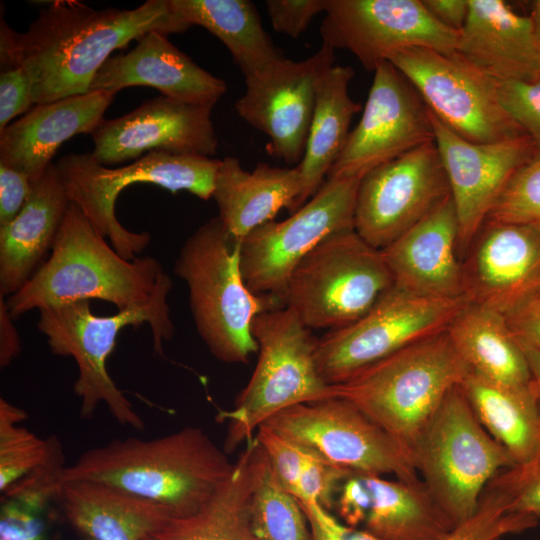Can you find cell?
<instances>
[{
  "instance_id": "obj_52",
  "label": "cell",
  "mask_w": 540,
  "mask_h": 540,
  "mask_svg": "<svg viewBox=\"0 0 540 540\" xmlns=\"http://www.w3.org/2000/svg\"><path fill=\"white\" fill-rule=\"evenodd\" d=\"M530 370L540 415V348L520 344Z\"/></svg>"
},
{
  "instance_id": "obj_16",
  "label": "cell",
  "mask_w": 540,
  "mask_h": 540,
  "mask_svg": "<svg viewBox=\"0 0 540 540\" xmlns=\"http://www.w3.org/2000/svg\"><path fill=\"white\" fill-rule=\"evenodd\" d=\"M322 41L350 51L368 71L402 50L420 47L453 54L460 32L449 29L421 0H328Z\"/></svg>"
},
{
  "instance_id": "obj_20",
  "label": "cell",
  "mask_w": 540,
  "mask_h": 540,
  "mask_svg": "<svg viewBox=\"0 0 540 540\" xmlns=\"http://www.w3.org/2000/svg\"><path fill=\"white\" fill-rule=\"evenodd\" d=\"M212 109L162 95L146 100L121 117L103 119L91 133V155L107 167L153 151L212 157L218 147Z\"/></svg>"
},
{
  "instance_id": "obj_13",
  "label": "cell",
  "mask_w": 540,
  "mask_h": 540,
  "mask_svg": "<svg viewBox=\"0 0 540 540\" xmlns=\"http://www.w3.org/2000/svg\"><path fill=\"white\" fill-rule=\"evenodd\" d=\"M388 61L412 83L430 112L463 139L491 143L526 134L502 107L498 81L457 52L414 47Z\"/></svg>"
},
{
  "instance_id": "obj_50",
  "label": "cell",
  "mask_w": 540,
  "mask_h": 540,
  "mask_svg": "<svg viewBox=\"0 0 540 540\" xmlns=\"http://www.w3.org/2000/svg\"><path fill=\"white\" fill-rule=\"evenodd\" d=\"M431 16L443 26L461 31L468 16V0H421Z\"/></svg>"
},
{
  "instance_id": "obj_25",
  "label": "cell",
  "mask_w": 540,
  "mask_h": 540,
  "mask_svg": "<svg viewBox=\"0 0 540 540\" xmlns=\"http://www.w3.org/2000/svg\"><path fill=\"white\" fill-rule=\"evenodd\" d=\"M115 95L95 90L34 105L0 131V163L24 172L35 183L64 142L98 127Z\"/></svg>"
},
{
  "instance_id": "obj_7",
  "label": "cell",
  "mask_w": 540,
  "mask_h": 540,
  "mask_svg": "<svg viewBox=\"0 0 540 540\" xmlns=\"http://www.w3.org/2000/svg\"><path fill=\"white\" fill-rule=\"evenodd\" d=\"M258 360L234 407L218 414L227 422L223 450L228 454L254 437L269 418L294 405L332 398L331 386L316 364L317 340L287 306L259 313L252 323Z\"/></svg>"
},
{
  "instance_id": "obj_51",
  "label": "cell",
  "mask_w": 540,
  "mask_h": 540,
  "mask_svg": "<svg viewBox=\"0 0 540 540\" xmlns=\"http://www.w3.org/2000/svg\"><path fill=\"white\" fill-rule=\"evenodd\" d=\"M4 296L0 294V366L10 365L21 351V342Z\"/></svg>"
},
{
  "instance_id": "obj_37",
  "label": "cell",
  "mask_w": 540,
  "mask_h": 540,
  "mask_svg": "<svg viewBox=\"0 0 540 540\" xmlns=\"http://www.w3.org/2000/svg\"><path fill=\"white\" fill-rule=\"evenodd\" d=\"M537 524L538 520L531 515L512 512L506 496L486 487L475 513L456 525L443 540H497Z\"/></svg>"
},
{
  "instance_id": "obj_30",
  "label": "cell",
  "mask_w": 540,
  "mask_h": 540,
  "mask_svg": "<svg viewBox=\"0 0 540 540\" xmlns=\"http://www.w3.org/2000/svg\"><path fill=\"white\" fill-rule=\"evenodd\" d=\"M353 76L351 66L334 64L319 78L305 150L296 166L301 177V192L292 213L326 180L347 141L354 115L361 110V105L349 94Z\"/></svg>"
},
{
  "instance_id": "obj_41",
  "label": "cell",
  "mask_w": 540,
  "mask_h": 540,
  "mask_svg": "<svg viewBox=\"0 0 540 540\" xmlns=\"http://www.w3.org/2000/svg\"><path fill=\"white\" fill-rule=\"evenodd\" d=\"M255 437L263 448L281 487L296 498L299 477L309 451L265 425L258 428Z\"/></svg>"
},
{
  "instance_id": "obj_14",
  "label": "cell",
  "mask_w": 540,
  "mask_h": 540,
  "mask_svg": "<svg viewBox=\"0 0 540 540\" xmlns=\"http://www.w3.org/2000/svg\"><path fill=\"white\" fill-rule=\"evenodd\" d=\"M262 425L351 472L420 479L411 453L344 399L294 405Z\"/></svg>"
},
{
  "instance_id": "obj_9",
  "label": "cell",
  "mask_w": 540,
  "mask_h": 540,
  "mask_svg": "<svg viewBox=\"0 0 540 540\" xmlns=\"http://www.w3.org/2000/svg\"><path fill=\"white\" fill-rule=\"evenodd\" d=\"M221 159L153 151L132 164L110 168L90 154H67L55 167L70 202L76 204L96 230L123 258L134 260L150 243L148 232L123 227L115 213L120 193L129 185L151 183L170 192L187 191L212 198Z\"/></svg>"
},
{
  "instance_id": "obj_24",
  "label": "cell",
  "mask_w": 540,
  "mask_h": 540,
  "mask_svg": "<svg viewBox=\"0 0 540 540\" xmlns=\"http://www.w3.org/2000/svg\"><path fill=\"white\" fill-rule=\"evenodd\" d=\"M156 88L171 100L212 106L227 91L224 80L197 65L159 32H149L127 53L110 57L96 74L90 91L117 93L123 88Z\"/></svg>"
},
{
  "instance_id": "obj_33",
  "label": "cell",
  "mask_w": 540,
  "mask_h": 540,
  "mask_svg": "<svg viewBox=\"0 0 540 540\" xmlns=\"http://www.w3.org/2000/svg\"><path fill=\"white\" fill-rule=\"evenodd\" d=\"M459 386L481 425L515 464L529 461L540 451V415L533 385L504 386L469 371Z\"/></svg>"
},
{
  "instance_id": "obj_46",
  "label": "cell",
  "mask_w": 540,
  "mask_h": 540,
  "mask_svg": "<svg viewBox=\"0 0 540 540\" xmlns=\"http://www.w3.org/2000/svg\"><path fill=\"white\" fill-rule=\"evenodd\" d=\"M502 314L520 344L540 348V284L521 296Z\"/></svg>"
},
{
  "instance_id": "obj_54",
  "label": "cell",
  "mask_w": 540,
  "mask_h": 540,
  "mask_svg": "<svg viewBox=\"0 0 540 540\" xmlns=\"http://www.w3.org/2000/svg\"><path fill=\"white\" fill-rule=\"evenodd\" d=\"M497 540H502V539H497Z\"/></svg>"
},
{
  "instance_id": "obj_39",
  "label": "cell",
  "mask_w": 540,
  "mask_h": 540,
  "mask_svg": "<svg viewBox=\"0 0 540 540\" xmlns=\"http://www.w3.org/2000/svg\"><path fill=\"white\" fill-rule=\"evenodd\" d=\"M50 449L45 460L2 493L5 499L39 512L53 498H58L66 468L60 441L49 438Z\"/></svg>"
},
{
  "instance_id": "obj_8",
  "label": "cell",
  "mask_w": 540,
  "mask_h": 540,
  "mask_svg": "<svg viewBox=\"0 0 540 540\" xmlns=\"http://www.w3.org/2000/svg\"><path fill=\"white\" fill-rule=\"evenodd\" d=\"M414 467L456 525L470 518L510 453L481 425L459 385L452 388L411 447Z\"/></svg>"
},
{
  "instance_id": "obj_18",
  "label": "cell",
  "mask_w": 540,
  "mask_h": 540,
  "mask_svg": "<svg viewBox=\"0 0 540 540\" xmlns=\"http://www.w3.org/2000/svg\"><path fill=\"white\" fill-rule=\"evenodd\" d=\"M335 62L334 49L322 42L306 59L279 58L244 78L245 92L236 101L238 115L265 134L268 151L289 164L303 157L321 75Z\"/></svg>"
},
{
  "instance_id": "obj_4",
  "label": "cell",
  "mask_w": 540,
  "mask_h": 540,
  "mask_svg": "<svg viewBox=\"0 0 540 540\" xmlns=\"http://www.w3.org/2000/svg\"><path fill=\"white\" fill-rule=\"evenodd\" d=\"M173 283L164 272L152 297L144 304L118 311L112 316H97L89 300H80L39 310V331L47 338L50 351L72 357L78 367L74 392L80 399V416L90 419L100 404L107 406L121 425L143 430L145 423L117 387L107 370V360L120 331L128 326L148 323L154 352L164 355L163 344L174 335L167 302Z\"/></svg>"
},
{
  "instance_id": "obj_48",
  "label": "cell",
  "mask_w": 540,
  "mask_h": 540,
  "mask_svg": "<svg viewBox=\"0 0 540 540\" xmlns=\"http://www.w3.org/2000/svg\"><path fill=\"white\" fill-rule=\"evenodd\" d=\"M0 540H45L44 524L36 512L5 499L0 513Z\"/></svg>"
},
{
  "instance_id": "obj_31",
  "label": "cell",
  "mask_w": 540,
  "mask_h": 540,
  "mask_svg": "<svg viewBox=\"0 0 540 540\" xmlns=\"http://www.w3.org/2000/svg\"><path fill=\"white\" fill-rule=\"evenodd\" d=\"M447 332L472 373L509 387L533 385L524 351L501 312L467 302Z\"/></svg>"
},
{
  "instance_id": "obj_15",
  "label": "cell",
  "mask_w": 540,
  "mask_h": 540,
  "mask_svg": "<svg viewBox=\"0 0 540 540\" xmlns=\"http://www.w3.org/2000/svg\"><path fill=\"white\" fill-rule=\"evenodd\" d=\"M450 195L435 141L427 142L360 179L354 230L369 245L383 250Z\"/></svg>"
},
{
  "instance_id": "obj_38",
  "label": "cell",
  "mask_w": 540,
  "mask_h": 540,
  "mask_svg": "<svg viewBox=\"0 0 540 540\" xmlns=\"http://www.w3.org/2000/svg\"><path fill=\"white\" fill-rule=\"evenodd\" d=\"M487 219L540 229V150L514 173Z\"/></svg>"
},
{
  "instance_id": "obj_44",
  "label": "cell",
  "mask_w": 540,
  "mask_h": 540,
  "mask_svg": "<svg viewBox=\"0 0 540 540\" xmlns=\"http://www.w3.org/2000/svg\"><path fill=\"white\" fill-rule=\"evenodd\" d=\"M328 0H267L265 7L274 31L299 37L313 18L326 11Z\"/></svg>"
},
{
  "instance_id": "obj_3",
  "label": "cell",
  "mask_w": 540,
  "mask_h": 540,
  "mask_svg": "<svg viewBox=\"0 0 540 540\" xmlns=\"http://www.w3.org/2000/svg\"><path fill=\"white\" fill-rule=\"evenodd\" d=\"M164 272L153 257L123 258L71 202L50 256L6 302L14 319L33 309L91 299L122 311L146 303Z\"/></svg>"
},
{
  "instance_id": "obj_49",
  "label": "cell",
  "mask_w": 540,
  "mask_h": 540,
  "mask_svg": "<svg viewBox=\"0 0 540 540\" xmlns=\"http://www.w3.org/2000/svg\"><path fill=\"white\" fill-rule=\"evenodd\" d=\"M27 174L0 163V227L21 211L32 191Z\"/></svg>"
},
{
  "instance_id": "obj_11",
  "label": "cell",
  "mask_w": 540,
  "mask_h": 540,
  "mask_svg": "<svg viewBox=\"0 0 540 540\" xmlns=\"http://www.w3.org/2000/svg\"><path fill=\"white\" fill-rule=\"evenodd\" d=\"M467 302L421 297L393 286L358 320L317 340L318 372L326 384H340L400 349L446 330Z\"/></svg>"
},
{
  "instance_id": "obj_29",
  "label": "cell",
  "mask_w": 540,
  "mask_h": 540,
  "mask_svg": "<svg viewBox=\"0 0 540 540\" xmlns=\"http://www.w3.org/2000/svg\"><path fill=\"white\" fill-rule=\"evenodd\" d=\"M58 498L83 540H143L175 517L161 505L93 481L64 482Z\"/></svg>"
},
{
  "instance_id": "obj_21",
  "label": "cell",
  "mask_w": 540,
  "mask_h": 540,
  "mask_svg": "<svg viewBox=\"0 0 540 540\" xmlns=\"http://www.w3.org/2000/svg\"><path fill=\"white\" fill-rule=\"evenodd\" d=\"M334 507L343 523L381 540H443L455 524L422 480H389L353 473L341 484Z\"/></svg>"
},
{
  "instance_id": "obj_12",
  "label": "cell",
  "mask_w": 540,
  "mask_h": 540,
  "mask_svg": "<svg viewBox=\"0 0 540 540\" xmlns=\"http://www.w3.org/2000/svg\"><path fill=\"white\" fill-rule=\"evenodd\" d=\"M359 182L328 177L288 218L267 222L242 239L241 270L248 288L282 301L298 264L327 237L354 229Z\"/></svg>"
},
{
  "instance_id": "obj_23",
  "label": "cell",
  "mask_w": 540,
  "mask_h": 540,
  "mask_svg": "<svg viewBox=\"0 0 540 540\" xmlns=\"http://www.w3.org/2000/svg\"><path fill=\"white\" fill-rule=\"evenodd\" d=\"M458 237V218L450 195L381 250L394 286L426 298H465Z\"/></svg>"
},
{
  "instance_id": "obj_5",
  "label": "cell",
  "mask_w": 540,
  "mask_h": 540,
  "mask_svg": "<svg viewBox=\"0 0 540 540\" xmlns=\"http://www.w3.org/2000/svg\"><path fill=\"white\" fill-rule=\"evenodd\" d=\"M174 272L188 288L195 327L211 354L225 363H247L258 352L251 330L254 318L284 304L248 288L241 270V240L213 217L183 243Z\"/></svg>"
},
{
  "instance_id": "obj_43",
  "label": "cell",
  "mask_w": 540,
  "mask_h": 540,
  "mask_svg": "<svg viewBox=\"0 0 540 540\" xmlns=\"http://www.w3.org/2000/svg\"><path fill=\"white\" fill-rule=\"evenodd\" d=\"M498 96L507 114L540 150V79L498 81Z\"/></svg>"
},
{
  "instance_id": "obj_40",
  "label": "cell",
  "mask_w": 540,
  "mask_h": 540,
  "mask_svg": "<svg viewBox=\"0 0 540 540\" xmlns=\"http://www.w3.org/2000/svg\"><path fill=\"white\" fill-rule=\"evenodd\" d=\"M487 487L506 496L512 512L540 520V451L529 461L497 473Z\"/></svg>"
},
{
  "instance_id": "obj_27",
  "label": "cell",
  "mask_w": 540,
  "mask_h": 540,
  "mask_svg": "<svg viewBox=\"0 0 540 540\" xmlns=\"http://www.w3.org/2000/svg\"><path fill=\"white\" fill-rule=\"evenodd\" d=\"M55 164L33 183L17 216L0 227V294L18 292L44 263L70 205Z\"/></svg>"
},
{
  "instance_id": "obj_36",
  "label": "cell",
  "mask_w": 540,
  "mask_h": 540,
  "mask_svg": "<svg viewBox=\"0 0 540 540\" xmlns=\"http://www.w3.org/2000/svg\"><path fill=\"white\" fill-rule=\"evenodd\" d=\"M27 418L26 412L0 399V491L4 493L47 457L49 439L44 440L28 429L18 426Z\"/></svg>"
},
{
  "instance_id": "obj_2",
  "label": "cell",
  "mask_w": 540,
  "mask_h": 540,
  "mask_svg": "<svg viewBox=\"0 0 540 540\" xmlns=\"http://www.w3.org/2000/svg\"><path fill=\"white\" fill-rule=\"evenodd\" d=\"M233 467L205 431L186 427L153 439H114L92 448L66 466L62 481L107 484L183 517L199 510Z\"/></svg>"
},
{
  "instance_id": "obj_19",
  "label": "cell",
  "mask_w": 540,
  "mask_h": 540,
  "mask_svg": "<svg viewBox=\"0 0 540 540\" xmlns=\"http://www.w3.org/2000/svg\"><path fill=\"white\" fill-rule=\"evenodd\" d=\"M431 120L458 218L462 260L511 177L537 149L527 134L498 142L475 143L457 135L432 113Z\"/></svg>"
},
{
  "instance_id": "obj_22",
  "label": "cell",
  "mask_w": 540,
  "mask_h": 540,
  "mask_svg": "<svg viewBox=\"0 0 540 540\" xmlns=\"http://www.w3.org/2000/svg\"><path fill=\"white\" fill-rule=\"evenodd\" d=\"M462 269L466 300L503 313L540 284V229L486 219Z\"/></svg>"
},
{
  "instance_id": "obj_35",
  "label": "cell",
  "mask_w": 540,
  "mask_h": 540,
  "mask_svg": "<svg viewBox=\"0 0 540 540\" xmlns=\"http://www.w3.org/2000/svg\"><path fill=\"white\" fill-rule=\"evenodd\" d=\"M250 519L253 532L261 540H311L307 518L298 500L281 487L259 442Z\"/></svg>"
},
{
  "instance_id": "obj_6",
  "label": "cell",
  "mask_w": 540,
  "mask_h": 540,
  "mask_svg": "<svg viewBox=\"0 0 540 540\" xmlns=\"http://www.w3.org/2000/svg\"><path fill=\"white\" fill-rule=\"evenodd\" d=\"M469 371L446 329L332 385L331 395L353 404L410 452L448 392Z\"/></svg>"
},
{
  "instance_id": "obj_32",
  "label": "cell",
  "mask_w": 540,
  "mask_h": 540,
  "mask_svg": "<svg viewBox=\"0 0 540 540\" xmlns=\"http://www.w3.org/2000/svg\"><path fill=\"white\" fill-rule=\"evenodd\" d=\"M257 446L254 436L228 478L199 510L172 517L143 540H261L253 532L250 519Z\"/></svg>"
},
{
  "instance_id": "obj_53",
  "label": "cell",
  "mask_w": 540,
  "mask_h": 540,
  "mask_svg": "<svg viewBox=\"0 0 540 540\" xmlns=\"http://www.w3.org/2000/svg\"><path fill=\"white\" fill-rule=\"evenodd\" d=\"M529 18L531 21L534 37L540 50V0L530 2Z\"/></svg>"
},
{
  "instance_id": "obj_17",
  "label": "cell",
  "mask_w": 540,
  "mask_h": 540,
  "mask_svg": "<svg viewBox=\"0 0 540 540\" xmlns=\"http://www.w3.org/2000/svg\"><path fill=\"white\" fill-rule=\"evenodd\" d=\"M358 124L328 177L361 179L372 169L434 141L431 113L391 62L379 63Z\"/></svg>"
},
{
  "instance_id": "obj_45",
  "label": "cell",
  "mask_w": 540,
  "mask_h": 540,
  "mask_svg": "<svg viewBox=\"0 0 540 540\" xmlns=\"http://www.w3.org/2000/svg\"><path fill=\"white\" fill-rule=\"evenodd\" d=\"M34 106L31 81L20 67L2 68L0 74V131L13 118Z\"/></svg>"
},
{
  "instance_id": "obj_1",
  "label": "cell",
  "mask_w": 540,
  "mask_h": 540,
  "mask_svg": "<svg viewBox=\"0 0 540 540\" xmlns=\"http://www.w3.org/2000/svg\"><path fill=\"white\" fill-rule=\"evenodd\" d=\"M190 27L170 0L103 10L76 0L52 1L25 32L1 20V66L24 69L34 105L49 103L88 93L110 54L131 41L153 31L168 36Z\"/></svg>"
},
{
  "instance_id": "obj_26",
  "label": "cell",
  "mask_w": 540,
  "mask_h": 540,
  "mask_svg": "<svg viewBox=\"0 0 540 540\" xmlns=\"http://www.w3.org/2000/svg\"><path fill=\"white\" fill-rule=\"evenodd\" d=\"M456 52L497 81L540 79V50L530 18L502 0H468Z\"/></svg>"
},
{
  "instance_id": "obj_42",
  "label": "cell",
  "mask_w": 540,
  "mask_h": 540,
  "mask_svg": "<svg viewBox=\"0 0 540 540\" xmlns=\"http://www.w3.org/2000/svg\"><path fill=\"white\" fill-rule=\"evenodd\" d=\"M308 451L299 477L296 499L302 503H317L330 510L334 507L341 484L354 472L335 466Z\"/></svg>"
},
{
  "instance_id": "obj_47",
  "label": "cell",
  "mask_w": 540,
  "mask_h": 540,
  "mask_svg": "<svg viewBox=\"0 0 540 540\" xmlns=\"http://www.w3.org/2000/svg\"><path fill=\"white\" fill-rule=\"evenodd\" d=\"M299 504L307 518L311 540H381L364 529L346 525L317 503Z\"/></svg>"
},
{
  "instance_id": "obj_34",
  "label": "cell",
  "mask_w": 540,
  "mask_h": 540,
  "mask_svg": "<svg viewBox=\"0 0 540 540\" xmlns=\"http://www.w3.org/2000/svg\"><path fill=\"white\" fill-rule=\"evenodd\" d=\"M170 1L191 27L205 28L226 46L244 78L283 57L248 0Z\"/></svg>"
},
{
  "instance_id": "obj_28",
  "label": "cell",
  "mask_w": 540,
  "mask_h": 540,
  "mask_svg": "<svg viewBox=\"0 0 540 540\" xmlns=\"http://www.w3.org/2000/svg\"><path fill=\"white\" fill-rule=\"evenodd\" d=\"M301 192V177L294 168L258 163L247 171L238 158L221 159L212 198L226 230L242 240L254 229L274 220L283 208L293 211Z\"/></svg>"
},
{
  "instance_id": "obj_10",
  "label": "cell",
  "mask_w": 540,
  "mask_h": 540,
  "mask_svg": "<svg viewBox=\"0 0 540 540\" xmlns=\"http://www.w3.org/2000/svg\"><path fill=\"white\" fill-rule=\"evenodd\" d=\"M393 286L382 251L348 229L327 237L298 264L282 301L308 328L331 331L358 320Z\"/></svg>"
}]
</instances>
